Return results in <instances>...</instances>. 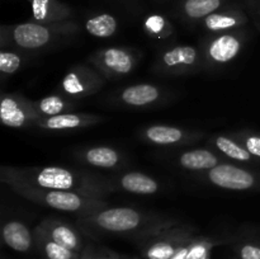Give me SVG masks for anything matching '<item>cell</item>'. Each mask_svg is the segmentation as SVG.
<instances>
[{
	"instance_id": "5",
	"label": "cell",
	"mask_w": 260,
	"mask_h": 259,
	"mask_svg": "<svg viewBox=\"0 0 260 259\" xmlns=\"http://www.w3.org/2000/svg\"><path fill=\"white\" fill-rule=\"evenodd\" d=\"M194 236L197 233L192 225L180 222L157 231L139 243V246L144 259H172Z\"/></svg>"
},
{
	"instance_id": "25",
	"label": "cell",
	"mask_w": 260,
	"mask_h": 259,
	"mask_svg": "<svg viewBox=\"0 0 260 259\" xmlns=\"http://www.w3.org/2000/svg\"><path fill=\"white\" fill-rule=\"evenodd\" d=\"M226 0H182L179 13L184 19L190 22H201L212 13L222 8Z\"/></svg>"
},
{
	"instance_id": "26",
	"label": "cell",
	"mask_w": 260,
	"mask_h": 259,
	"mask_svg": "<svg viewBox=\"0 0 260 259\" xmlns=\"http://www.w3.org/2000/svg\"><path fill=\"white\" fill-rule=\"evenodd\" d=\"M33 104H35L36 112H37L41 118L73 112L74 108L76 107L75 101L68 98V96L61 93L43 96V98L33 102Z\"/></svg>"
},
{
	"instance_id": "1",
	"label": "cell",
	"mask_w": 260,
	"mask_h": 259,
	"mask_svg": "<svg viewBox=\"0 0 260 259\" xmlns=\"http://www.w3.org/2000/svg\"><path fill=\"white\" fill-rule=\"evenodd\" d=\"M0 180L13 184L75 192L88 197L104 198L117 189L113 180L85 170L63 167H3Z\"/></svg>"
},
{
	"instance_id": "4",
	"label": "cell",
	"mask_w": 260,
	"mask_h": 259,
	"mask_svg": "<svg viewBox=\"0 0 260 259\" xmlns=\"http://www.w3.org/2000/svg\"><path fill=\"white\" fill-rule=\"evenodd\" d=\"M10 189L28 201L61 211V212L75 213L78 217L89 216L108 207V202L104 198L88 197L75 192L56 189H42V188L28 187V185H9Z\"/></svg>"
},
{
	"instance_id": "3",
	"label": "cell",
	"mask_w": 260,
	"mask_h": 259,
	"mask_svg": "<svg viewBox=\"0 0 260 259\" xmlns=\"http://www.w3.org/2000/svg\"><path fill=\"white\" fill-rule=\"evenodd\" d=\"M76 23L63 22L42 24L37 22L4 25L0 32L2 47H12L23 51H37L48 47L63 36H73L79 32Z\"/></svg>"
},
{
	"instance_id": "8",
	"label": "cell",
	"mask_w": 260,
	"mask_h": 259,
	"mask_svg": "<svg viewBox=\"0 0 260 259\" xmlns=\"http://www.w3.org/2000/svg\"><path fill=\"white\" fill-rule=\"evenodd\" d=\"M203 66L202 51L196 46L179 45L162 51L154 70L162 75H185L196 73Z\"/></svg>"
},
{
	"instance_id": "22",
	"label": "cell",
	"mask_w": 260,
	"mask_h": 259,
	"mask_svg": "<svg viewBox=\"0 0 260 259\" xmlns=\"http://www.w3.org/2000/svg\"><path fill=\"white\" fill-rule=\"evenodd\" d=\"M33 235L35 249L43 256V259H81L80 254L52 240L40 225L33 229Z\"/></svg>"
},
{
	"instance_id": "7",
	"label": "cell",
	"mask_w": 260,
	"mask_h": 259,
	"mask_svg": "<svg viewBox=\"0 0 260 259\" xmlns=\"http://www.w3.org/2000/svg\"><path fill=\"white\" fill-rule=\"evenodd\" d=\"M245 40V33L240 29L215 33L208 37L201 48L203 66L208 69H218L233 62L243 51Z\"/></svg>"
},
{
	"instance_id": "27",
	"label": "cell",
	"mask_w": 260,
	"mask_h": 259,
	"mask_svg": "<svg viewBox=\"0 0 260 259\" xmlns=\"http://www.w3.org/2000/svg\"><path fill=\"white\" fill-rule=\"evenodd\" d=\"M85 29L90 36L96 38L112 37L118 29V22L116 17L108 13L90 17L85 22Z\"/></svg>"
},
{
	"instance_id": "32",
	"label": "cell",
	"mask_w": 260,
	"mask_h": 259,
	"mask_svg": "<svg viewBox=\"0 0 260 259\" xmlns=\"http://www.w3.org/2000/svg\"><path fill=\"white\" fill-rule=\"evenodd\" d=\"M241 259H260V246L255 244H244L239 249Z\"/></svg>"
},
{
	"instance_id": "10",
	"label": "cell",
	"mask_w": 260,
	"mask_h": 259,
	"mask_svg": "<svg viewBox=\"0 0 260 259\" xmlns=\"http://www.w3.org/2000/svg\"><path fill=\"white\" fill-rule=\"evenodd\" d=\"M41 117L36 112L33 101L20 93H5L0 102V121L9 128H35Z\"/></svg>"
},
{
	"instance_id": "9",
	"label": "cell",
	"mask_w": 260,
	"mask_h": 259,
	"mask_svg": "<svg viewBox=\"0 0 260 259\" xmlns=\"http://www.w3.org/2000/svg\"><path fill=\"white\" fill-rule=\"evenodd\" d=\"M104 76L94 68L85 65H75L63 75L58 85L61 94L73 101L84 99L93 95L104 85Z\"/></svg>"
},
{
	"instance_id": "15",
	"label": "cell",
	"mask_w": 260,
	"mask_h": 259,
	"mask_svg": "<svg viewBox=\"0 0 260 259\" xmlns=\"http://www.w3.org/2000/svg\"><path fill=\"white\" fill-rule=\"evenodd\" d=\"M78 161L98 169H118L126 163L123 154L111 146H90L75 152Z\"/></svg>"
},
{
	"instance_id": "21",
	"label": "cell",
	"mask_w": 260,
	"mask_h": 259,
	"mask_svg": "<svg viewBox=\"0 0 260 259\" xmlns=\"http://www.w3.org/2000/svg\"><path fill=\"white\" fill-rule=\"evenodd\" d=\"M220 156L207 147L192 149L180 152L177 161L183 169L189 172H208L220 164Z\"/></svg>"
},
{
	"instance_id": "23",
	"label": "cell",
	"mask_w": 260,
	"mask_h": 259,
	"mask_svg": "<svg viewBox=\"0 0 260 259\" xmlns=\"http://www.w3.org/2000/svg\"><path fill=\"white\" fill-rule=\"evenodd\" d=\"M226 243L225 240L210 236L197 235L179 249L172 259H211V251L215 246Z\"/></svg>"
},
{
	"instance_id": "13",
	"label": "cell",
	"mask_w": 260,
	"mask_h": 259,
	"mask_svg": "<svg viewBox=\"0 0 260 259\" xmlns=\"http://www.w3.org/2000/svg\"><path fill=\"white\" fill-rule=\"evenodd\" d=\"M140 136L145 142L156 146H178L198 141L203 136L202 132L187 131L184 128L168 124H151L140 131Z\"/></svg>"
},
{
	"instance_id": "24",
	"label": "cell",
	"mask_w": 260,
	"mask_h": 259,
	"mask_svg": "<svg viewBox=\"0 0 260 259\" xmlns=\"http://www.w3.org/2000/svg\"><path fill=\"white\" fill-rule=\"evenodd\" d=\"M210 144L223 156L239 163H253L255 157L245 149L236 137L228 135H216L210 140Z\"/></svg>"
},
{
	"instance_id": "19",
	"label": "cell",
	"mask_w": 260,
	"mask_h": 259,
	"mask_svg": "<svg viewBox=\"0 0 260 259\" xmlns=\"http://www.w3.org/2000/svg\"><path fill=\"white\" fill-rule=\"evenodd\" d=\"M2 238L5 245L18 253H28L35 248V235L24 222L9 220L2 229Z\"/></svg>"
},
{
	"instance_id": "33",
	"label": "cell",
	"mask_w": 260,
	"mask_h": 259,
	"mask_svg": "<svg viewBox=\"0 0 260 259\" xmlns=\"http://www.w3.org/2000/svg\"><path fill=\"white\" fill-rule=\"evenodd\" d=\"M122 259H141V258H129V256H122Z\"/></svg>"
},
{
	"instance_id": "2",
	"label": "cell",
	"mask_w": 260,
	"mask_h": 259,
	"mask_svg": "<svg viewBox=\"0 0 260 259\" xmlns=\"http://www.w3.org/2000/svg\"><path fill=\"white\" fill-rule=\"evenodd\" d=\"M180 222L182 221L175 218H165L134 207H107L93 215L78 217L75 225L89 238L118 235L139 244L157 231Z\"/></svg>"
},
{
	"instance_id": "12",
	"label": "cell",
	"mask_w": 260,
	"mask_h": 259,
	"mask_svg": "<svg viewBox=\"0 0 260 259\" xmlns=\"http://www.w3.org/2000/svg\"><path fill=\"white\" fill-rule=\"evenodd\" d=\"M38 225L52 240L80 255L89 244L85 234L81 233L75 223L71 225L68 221L57 217H46Z\"/></svg>"
},
{
	"instance_id": "20",
	"label": "cell",
	"mask_w": 260,
	"mask_h": 259,
	"mask_svg": "<svg viewBox=\"0 0 260 259\" xmlns=\"http://www.w3.org/2000/svg\"><path fill=\"white\" fill-rule=\"evenodd\" d=\"M113 180L117 189L140 196L156 195L160 192V184L155 178L140 172H128L118 175Z\"/></svg>"
},
{
	"instance_id": "29",
	"label": "cell",
	"mask_w": 260,
	"mask_h": 259,
	"mask_svg": "<svg viewBox=\"0 0 260 259\" xmlns=\"http://www.w3.org/2000/svg\"><path fill=\"white\" fill-rule=\"evenodd\" d=\"M23 65V57L15 50L2 47L0 52V73L3 76H10L17 73Z\"/></svg>"
},
{
	"instance_id": "17",
	"label": "cell",
	"mask_w": 260,
	"mask_h": 259,
	"mask_svg": "<svg viewBox=\"0 0 260 259\" xmlns=\"http://www.w3.org/2000/svg\"><path fill=\"white\" fill-rule=\"evenodd\" d=\"M246 23H248V17L239 8H226V9L221 8L220 10L201 20L203 29L213 35L240 29Z\"/></svg>"
},
{
	"instance_id": "16",
	"label": "cell",
	"mask_w": 260,
	"mask_h": 259,
	"mask_svg": "<svg viewBox=\"0 0 260 259\" xmlns=\"http://www.w3.org/2000/svg\"><path fill=\"white\" fill-rule=\"evenodd\" d=\"M164 95L161 88L154 84H135L119 91L118 102L131 108H146L160 102Z\"/></svg>"
},
{
	"instance_id": "28",
	"label": "cell",
	"mask_w": 260,
	"mask_h": 259,
	"mask_svg": "<svg viewBox=\"0 0 260 259\" xmlns=\"http://www.w3.org/2000/svg\"><path fill=\"white\" fill-rule=\"evenodd\" d=\"M144 29L154 40H167L174 32L169 20L160 14L149 15L144 22Z\"/></svg>"
},
{
	"instance_id": "30",
	"label": "cell",
	"mask_w": 260,
	"mask_h": 259,
	"mask_svg": "<svg viewBox=\"0 0 260 259\" xmlns=\"http://www.w3.org/2000/svg\"><path fill=\"white\" fill-rule=\"evenodd\" d=\"M245 146V149L253 155L255 159H260V135L255 132L241 131L233 135Z\"/></svg>"
},
{
	"instance_id": "14",
	"label": "cell",
	"mask_w": 260,
	"mask_h": 259,
	"mask_svg": "<svg viewBox=\"0 0 260 259\" xmlns=\"http://www.w3.org/2000/svg\"><path fill=\"white\" fill-rule=\"evenodd\" d=\"M102 121H103V117L98 114L68 112L58 116L42 117L37 119L35 128L43 130V131H74V130L94 126Z\"/></svg>"
},
{
	"instance_id": "6",
	"label": "cell",
	"mask_w": 260,
	"mask_h": 259,
	"mask_svg": "<svg viewBox=\"0 0 260 259\" xmlns=\"http://www.w3.org/2000/svg\"><path fill=\"white\" fill-rule=\"evenodd\" d=\"M140 53L129 47H106L89 56L88 62L109 80L124 78L135 70Z\"/></svg>"
},
{
	"instance_id": "18",
	"label": "cell",
	"mask_w": 260,
	"mask_h": 259,
	"mask_svg": "<svg viewBox=\"0 0 260 259\" xmlns=\"http://www.w3.org/2000/svg\"><path fill=\"white\" fill-rule=\"evenodd\" d=\"M32 9V20L42 24L69 22L73 9L60 0H28Z\"/></svg>"
},
{
	"instance_id": "31",
	"label": "cell",
	"mask_w": 260,
	"mask_h": 259,
	"mask_svg": "<svg viewBox=\"0 0 260 259\" xmlns=\"http://www.w3.org/2000/svg\"><path fill=\"white\" fill-rule=\"evenodd\" d=\"M81 259H122V255L108 248L89 243L85 250L81 253Z\"/></svg>"
},
{
	"instance_id": "11",
	"label": "cell",
	"mask_w": 260,
	"mask_h": 259,
	"mask_svg": "<svg viewBox=\"0 0 260 259\" xmlns=\"http://www.w3.org/2000/svg\"><path fill=\"white\" fill-rule=\"evenodd\" d=\"M206 179L210 184L221 189L238 192L253 189L258 184V178L253 172L230 163H220L206 172Z\"/></svg>"
}]
</instances>
